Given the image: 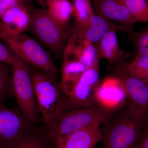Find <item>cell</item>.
Masks as SVG:
<instances>
[{"mask_svg": "<svg viewBox=\"0 0 148 148\" xmlns=\"http://www.w3.org/2000/svg\"><path fill=\"white\" fill-rule=\"evenodd\" d=\"M32 73L36 100L46 132L67 110L68 96L54 78L38 69Z\"/></svg>", "mask_w": 148, "mask_h": 148, "instance_id": "cell-1", "label": "cell"}, {"mask_svg": "<svg viewBox=\"0 0 148 148\" xmlns=\"http://www.w3.org/2000/svg\"><path fill=\"white\" fill-rule=\"evenodd\" d=\"M115 112L98 105L65 111L59 115L50 129L43 133L52 147L61 137L93 125L107 124L114 118Z\"/></svg>", "mask_w": 148, "mask_h": 148, "instance_id": "cell-2", "label": "cell"}, {"mask_svg": "<svg viewBox=\"0 0 148 148\" xmlns=\"http://www.w3.org/2000/svg\"><path fill=\"white\" fill-rule=\"evenodd\" d=\"M15 55L11 82L12 92L18 109L35 124L40 121L41 116L36 100L32 73L29 64Z\"/></svg>", "mask_w": 148, "mask_h": 148, "instance_id": "cell-3", "label": "cell"}, {"mask_svg": "<svg viewBox=\"0 0 148 148\" xmlns=\"http://www.w3.org/2000/svg\"><path fill=\"white\" fill-rule=\"evenodd\" d=\"M29 27L32 34L56 56H60L64 52L70 29L69 26L56 22L47 10L36 9L32 11Z\"/></svg>", "mask_w": 148, "mask_h": 148, "instance_id": "cell-4", "label": "cell"}, {"mask_svg": "<svg viewBox=\"0 0 148 148\" xmlns=\"http://www.w3.org/2000/svg\"><path fill=\"white\" fill-rule=\"evenodd\" d=\"M103 140L104 148H136L140 141L143 124L127 109L107 123Z\"/></svg>", "mask_w": 148, "mask_h": 148, "instance_id": "cell-5", "label": "cell"}, {"mask_svg": "<svg viewBox=\"0 0 148 148\" xmlns=\"http://www.w3.org/2000/svg\"><path fill=\"white\" fill-rule=\"evenodd\" d=\"M3 39L14 53L36 69L55 79L60 72L50 54L31 37L21 34Z\"/></svg>", "mask_w": 148, "mask_h": 148, "instance_id": "cell-6", "label": "cell"}, {"mask_svg": "<svg viewBox=\"0 0 148 148\" xmlns=\"http://www.w3.org/2000/svg\"><path fill=\"white\" fill-rule=\"evenodd\" d=\"M126 62L124 60L114 65L113 75L119 80L124 88L130 113L143 125L148 118V84L127 72Z\"/></svg>", "mask_w": 148, "mask_h": 148, "instance_id": "cell-7", "label": "cell"}, {"mask_svg": "<svg viewBox=\"0 0 148 148\" xmlns=\"http://www.w3.org/2000/svg\"><path fill=\"white\" fill-rule=\"evenodd\" d=\"M34 125L18 107L8 108L0 104V148H13Z\"/></svg>", "mask_w": 148, "mask_h": 148, "instance_id": "cell-8", "label": "cell"}, {"mask_svg": "<svg viewBox=\"0 0 148 148\" xmlns=\"http://www.w3.org/2000/svg\"><path fill=\"white\" fill-rule=\"evenodd\" d=\"M99 79V66L88 69L68 95L66 111L97 105L96 95Z\"/></svg>", "mask_w": 148, "mask_h": 148, "instance_id": "cell-9", "label": "cell"}, {"mask_svg": "<svg viewBox=\"0 0 148 148\" xmlns=\"http://www.w3.org/2000/svg\"><path fill=\"white\" fill-rule=\"evenodd\" d=\"M64 61L81 62L87 69L99 66L97 44L77 34L70 35L63 52Z\"/></svg>", "mask_w": 148, "mask_h": 148, "instance_id": "cell-10", "label": "cell"}, {"mask_svg": "<svg viewBox=\"0 0 148 148\" xmlns=\"http://www.w3.org/2000/svg\"><path fill=\"white\" fill-rule=\"evenodd\" d=\"M127 98L121 83L114 75L100 82L96 95V104L107 110L115 112Z\"/></svg>", "mask_w": 148, "mask_h": 148, "instance_id": "cell-11", "label": "cell"}, {"mask_svg": "<svg viewBox=\"0 0 148 148\" xmlns=\"http://www.w3.org/2000/svg\"><path fill=\"white\" fill-rule=\"evenodd\" d=\"M113 30L126 32L130 34L129 30L118 24L95 14L83 25L75 24L70 29V35L77 34L84 37L88 40L94 44L98 43L106 34Z\"/></svg>", "mask_w": 148, "mask_h": 148, "instance_id": "cell-12", "label": "cell"}, {"mask_svg": "<svg viewBox=\"0 0 148 148\" xmlns=\"http://www.w3.org/2000/svg\"><path fill=\"white\" fill-rule=\"evenodd\" d=\"M31 13L21 4L5 12L0 21V37L2 39L21 34L29 27Z\"/></svg>", "mask_w": 148, "mask_h": 148, "instance_id": "cell-13", "label": "cell"}, {"mask_svg": "<svg viewBox=\"0 0 148 148\" xmlns=\"http://www.w3.org/2000/svg\"><path fill=\"white\" fill-rule=\"evenodd\" d=\"M97 14L112 21H116L133 32L135 22L132 19L123 0H92Z\"/></svg>", "mask_w": 148, "mask_h": 148, "instance_id": "cell-14", "label": "cell"}, {"mask_svg": "<svg viewBox=\"0 0 148 148\" xmlns=\"http://www.w3.org/2000/svg\"><path fill=\"white\" fill-rule=\"evenodd\" d=\"M103 139L100 125H93L58 138L51 148H93Z\"/></svg>", "mask_w": 148, "mask_h": 148, "instance_id": "cell-15", "label": "cell"}, {"mask_svg": "<svg viewBox=\"0 0 148 148\" xmlns=\"http://www.w3.org/2000/svg\"><path fill=\"white\" fill-rule=\"evenodd\" d=\"M115 30L106 34L100 41L96 44L99 58H105L110 65H114L126 60L130 54L121 50L119 45Z\"/></svg>", "mask_w": 148, "mask_h": 148, "instance_id": "cell-16", "label": "cell"}, {"mask_svg": "<svg viewBox=\"0 0 148 148\" xmlns=\"http://www.w3.org/2000/svg\"><path fill=\"white\" fill-rule=\"evenodd\" d=\"M86 66L77 61H64L61 67L60 85L66 95H69L83 74Z\"/></svg>", "mask_w": 148, "mask_h": 148, "instance_id": "cell-17", "label": "cell"}, {"mask_svg": "<svg viewBox=\"0 0 148 148\" xmlns=\"http://www.w3.org/2000/svg\"><path fill=\"white\" fill-rule=\"evenodd\" d=\"M48 12L56 22L63 26H68L73 15V5L70 0H57L48 6Z\"/></svg>", "mask_w": 148, "mask_h": 148, "instance_id": "cell-18", "label": "cell"}, {"mask_svg": "<svg viewBox=\"0 0 148 148\" xmlns=\"http://www.w3.org/2000/svg\"><path fill=\"white\" fill-rule=\"evenodd\" d=\"M43 133L34 128L27 133L13 148H51Z\"/></svg>", "mask_w": 148, "mask_h": 148, "instance_id": "cell-19", "label": "cell"}, {"mask_svg": "<svg viewBox=\"0 0 148 148\" xmlns=\"http://www.w3.org/2000/svg\"><path fill=\"white\" fill-rule=\"evenodd\" d=\"M125 68L130 75L148 84V56H135L130 63L126 62Z\"/></svg>", "mask_w": 148, "mask_h": 148, "instance_id": "cell-20", "label": "cell"}, {"mask_svg": "<svg viewBox=\"0 0 148 148\" xmlns=\"http://www.w3.org/2000/svg\"><path fill=\"white\" fill-rule=\"evenodd\" d=\"M72 2L75 24H85L94 14L90 0H73Z\"/></svg>", "mask_w": 148, "mask_h": 148, "instance_id": "cell-21", "label": "cell"}, {"mask_svg": "<svg viewBox=\"0 0 148 148\" xmlns=\"http://www.w3.org/2000/svg\"><path fill=\"white\" fill-rule=\"evenodd\" d=\"M135 23L148 21V0H123Z\"/></svg>", "mask_w": 148, "mask_h": 148, "instance_id": "cell-22", "label": "cell"}, {"mask_svg": "<svg viewBox=\"0 0 148 148\" xmlns=\"http://www.w3.org/2000/svg\"><path fill=\"white\" fill-rule=\"evenodd\" d=\"M129 34L130 39L134 45L135 56H148V27L140 32H131Z\"/></svg>", "mask_w": 148, "mask_h": 148, "instance_id": "cell-23", "label": "cell"}, {"mask_svg": "<svg viewBox=\"0 0 148 148\" xmlns=\"http://www.w3.org/2000/svg\"><path fill=\"white\" fill-rule=\"evenodd\" d=\"M10 80L4 68L0 69V104H4L10 90Z\"/></svg>", "mask_w": 148, "mask_h": 148, "instance_id": "cell-24", "label": "cell"}, {"mask_svg": "<svg viewBox=\"0 0 148 148\" xmlns=\"http://www.w3.org/2000/svg\"><path fill=\"white\" fill-rule=\"evenodd\" d=\"M15 56V54L9 47H6L0 42V62L12 66Z\"/></svg>", "mask_w": 148, "mask_h": 148, "instance_id": "cell-25", "label": "cell"}, {"mask_svg": "<svg viewBox=\"0 0 148 148\" xmlns=\"http://www.w3.org/2000/svg\"><path fill=\"white\" fill-rule=\"evenodd\" d=\"M21 0H3L0 1V18L9 9L20 4Z\"/></svg>", "mask_w": 148, "mask_h": 148, "instance_id": "cell-26", "label": "cell"}, {"mask_svg": "<svg viewBox=\"0 0 148 148\" xmlns=\"http://www.w3.org/2000/svg\"><path fill=\"white\" fill-rule=\"evenodd\" d=\"M136 148H148V118L143 124L141 138Z\"/></svg>", "mask_w": 148, "mask_h": 148, "instance_id": "cell-27", "label": "cell"}, {"mask_svg": "<svg viewBox=\"0 0 148 148\" xmlns=\"http://www.w3.org/2000/svg\"><path fill=\"white\" fill-rule=\"evenodd\" d=\"M56 1H57V0H37L38 2L41 4L42 5L47 6H48L51 3ZM70 1H72L73 0H70Z\"/></svg>", "mask_w": 148, "mask_h": 148, "instance_id": "cell-28", "label": "cell"}, {"mask_svg": "<svg viewBox=\"0 0 148 148\" xmlns=\"http://www.w3.org/2000/svg\"><path fill=\"white\" fill-rule=\"evenodd\" d=\"M3 68H4V67L1 64H0V69H3Z\"/></svg>", "mask_w": 148, "mask_h": 148, "instance_id": "cell-29", "label": "cell"}, {"mask_svg": "<svg viewBox=\"0 0 148 148\" xmlns=\"http://www.w3.org/2000/svg\"><path fill=\"white\" fill-rule=\"evenodd\" d=\"M3 0H0V1H2Z\"/></svg>", "mask_w": 148, "mask_h": 148, "instance_id": "cell-30", "label": "cell"}]
</instances>
